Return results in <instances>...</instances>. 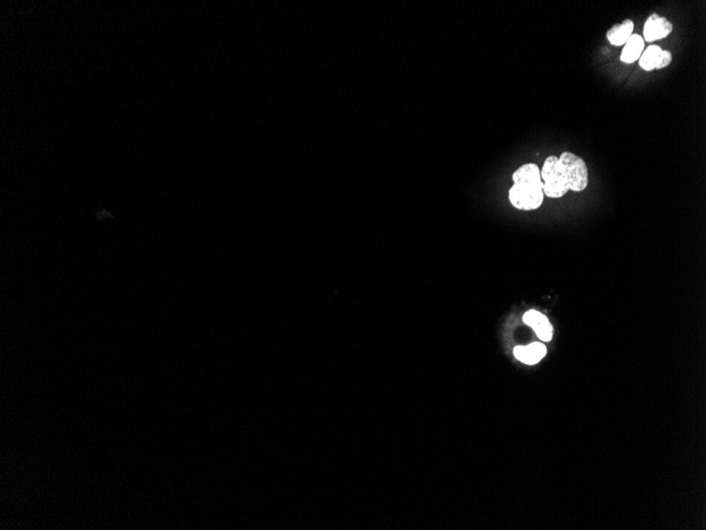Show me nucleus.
Returning <instances> with one entry per match:
<instances>
[{"label": "nucleus", "mask_w": 706, "mask_h": 530, "mask_svg": "<svg viewBox=\"0 0 706 530\" xmlns=\"http://www.w3.org/2000/svg\"><path fill=\"white\" fill-rule=\"evenodd\" d=\"M558 163L570 191L576 193L585 191L588 187L589 174L584 159L573 153L565 152L558 157Z\"/></svg>", "instance_id": "obj_1"}, {"label": "nucleus", "mask_w": 706, "mask_h": 530, "mask_svg": "<svg viewBox=\"0 0 706 530\" xmlns=\"http://www.w3.org/2000/svg\"><path fill=\"white\" fill-rule=\"evenodd\" d=\"M544 196L549 198H561L570 191L565 175L561 171L558 157L549 156L540 170Z\"/></svg>", "instance_id": "obj_2"}, {"label": "nucleus", "mask_w": 706, "mask_h": 530, "mask_svg": "<svg viewBox=\"0 0 706 530\" xmlns=\"http://www.w3.org/2000/svg\"><path fill=\"white\" fill-rule=\"evenodd\" d=\"M544 183L516 182L509 191V199L520 211L537 210L544 202Z\"/></svg>", "instance_id": "obj_3"}, {"label": "nucleus", "mask_w": 706, "mask_h": 530, "mask_svg": "<svg viewBox=\"0 0 706 530\" xmlns=\"http://www.w3.org/2000/svg\"><path fill=\"white\" fill-rule=\"evenodd\" d=\"M673 61V54L669 50H663L660 46L650 45L642 53L639 65L644 71H652L669 67Z\"/></svg>", "instance_id": "obj_4"}, {"label": "nucleus", "mask_w": 706, "mask_h": 530, "mask_svg": "<svg viewBox=\"0 0 706 530\" xmlns=\"http://www.w3.org/2000/svg\"><path fill=\"white\" fill-rule=\"evenodd\" d=\"M674 25L658 13H652L647 19L643 29L644 42H654L667 37L673 32Z\"/></svg>", "instance_id": "obj_5"}, {"label": "nucleus", "mask_w": 706, "mask_h": 530, "mask_svg": "<svg viewBox=\"0 0 706 530\" xmlns=\"http://www.w3.org/2000/svg\"><path fill=\"white\" fill-rule=\"evenodd\" d=\"M522 320L528 326L533 329L536 336L542 341L550 342L552 340L553 326L549 319L542 312H537V310H529L524 314Z\"/></svg>", "instance_id": "obj_6"}, {"label": "nucleus", "mask_w": 706, "mask_h": 530, "mask_svg": "<svg viewBox=\"0 0 706 530\" xmlns=\"http://www.w3.org/2000/svg\"><path fill=\"white\" fill-rule=\"evenodd\" d=\"M546 355V348L544 344L534 342L527 346H516L514 348V355L516 359L528 365H535L539 363Z\"/></svg>", "instance_id": "obj_7"}, {"label": "nucleus", "mask_w": 706, "mask_h": 530, "mask_svg": "<svg viewBox=\"0 0 706 530\" xmlns=\"http://www.w3.org/2000/svg\"><path fill=\"white\" fill-rule=\"evenodd\" d=\"M635 23L631 19H625L622 23L614 25L607 32V40L612 46H624L625 42L633 35Z\"/></svg>", "instance_id": "obj_8"}, {"label": "nucleus", "mask_w": 706, "mask_h": 530, "mask_svg": "<svg viewBox=\"0 0 706 530\" xmlns=\"http://www.w3.org/2000/svg\"><path fill=\"white\" fill-rule=\"evenodd\" d=\"M645 47V42L643 37L639 34H633L629 40L625 42L624 48L621 54V61L625 64H633L639 61Z\"/></svg>", "instance_id": "obj_9"}, {"label": "nucleus", "mask_w": 706, "mask_h": 530, "mask_svg": "<svg viewBox=\"0 0 706 530\" xmlns=\"http://www.w3.org/2000/svg\"><path fill=\"white\" fill-rule=\"evenodd\" d=\"M513 182L542 183L540 170L535 163H526L513 173Z\"/></svg>", "instance_id": "obj_10"}]
</instances>
